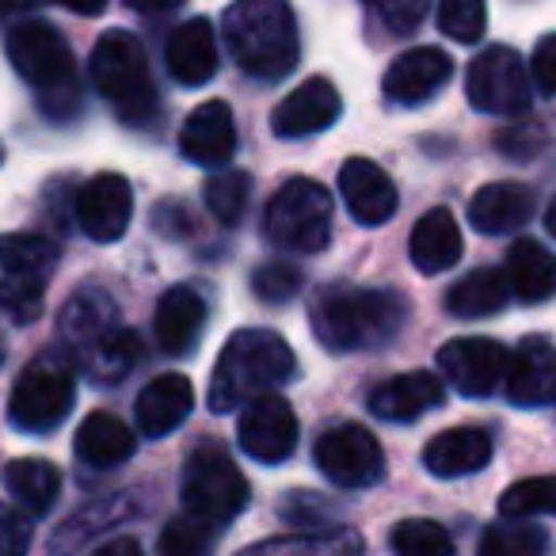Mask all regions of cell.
<instances>
[{
    "label": "cell",
    "instance_id": "cell-1",
    "mask_svg": "<svg viewBox=\"0 0 556 556\" xmlns=\"http://www.w3.org/2000/svg\"><path fill=\"white\" fill-rule=\"evenodd\" d=\"M222 39L237 70L255 80H282L302 58L290 0H232L222 16Z\"/></svg>",
    "mask_w": 556,
    "mask_h": 556
},
{
    "label": "cell",
    "instance_id": "cell-2",
    "mask_svg": "<svg viewBox=\"0 0 556 556\" xmlns=\"http://www.w3.org/2000/svg\"><path fill=\"white\" fill-rule=\"evenodd\" d=\"M294 370L298 358L282 336L267 332V328H244V332L229 336V343L217 355L214 378H210V408H244L294 378Z\"/></svg>",
    "mask_w": 556,
    "mask_h": 556
},
{
    "label": "cell",
    "instance_id": "cell-3",
    "mask_svg": "<svg viewBox=\"0 0 556 556\" xmlns=\"http://www.w3.org/2000/svg\"><path fill=\"white\" fill-rule=\"evenodd\" d=\"M408 317V302L393 290L328 287L313 298V336L328 351L386 348Z\"/></svg>",
    "mask_w": 556,
    "mask_h": 556
},
{
    "label": "cell",
    "instance_id": "cell-4",
    "mask_svg": "<svg viewBox=\"0 0 556 556\" xmlns=\"http://www.w3.org/2000/svg\"><path fill=\"white\" fill-rule=\"evenodd\" d=\"M96 92L130 126H146L156 115V85L149 73L146 47L130 31H108L92 50Z\"/></svg>",
    "mask_w": 556,
    "mask_h": 556
},
{
    "label": "cell",
    "instance_id": "cell-5",
    "mask_svg": "<svg viewBox=\"0 0 556 556\" xmlns=\"http://www.w3.org/2000/svg\"><path fill=\"white\" fill-rule=\"evenodd\" d=\"M9 62L35 92L50 115H62V100H77V65L65 35L47 20H20L4 39Z\"/></svg>",
    "mask_w": 556,
    "mask_h": 556
},
{
    "label": "cell",
    "instance_id": "cell-6",
    "mask_svg": "<svg viewBox=\"0 0 556 556\" xmlns=\"http://www.w3.org/2000/svg\"><path fill=\"white\" fill-rule=\"evenodd\" d=\"M73 401H77V363L65 351H42L12 386L9 419L16 431L50 434L65 424Z\"/></svg>",
    "mask_w": 556,
    "mask_h": 556
},
{
    "label": "cell",
    "instance_id": "cell-7",
    "mask_svg": "<svg viewBox=\"0 0 556 556\" xmlns=\"http://www.w3.org/2000/svg\"><path fill=\"white\" fill-rule=\"evenodd\" d=\"M263 232L275 248L294 255L325 252L332 240V194L309 176H294L278 187L263 214Z\"/></svg>",
    "mask_w": 556,
    "mask_h": 556
},
{
    "label": "cell",
    "instance_id": "cell-8",
    "mask_svg": "<svg viewBox=\"0 0 556 556\" xmlns=\"http://www.w3.org/2000/svg\"><path fill=\"white\" fill-rule=\"evenodd\" d=\"M58 270V244L39 232L0 237V309L27 325L39 317L47 287Z\"/></svg>",
    "mask_w": 556,
    "mask_h": 556
},
{
    "label": "cell",
    "instance_id": "cell-9",
    "mask_svg": "<svg viewBox=\"0 0 556 556\" xmlns=\"http://www.w3.org/2000/svg\"><path fill=\"white\" fill-rule=\"evenodd\" d=\"M184 507L225 526L248 507V480L232 457L214 442H202L184 465Z\"/></svg>",
    "mask_w": 556,
    "mask_h": 556
},
{
    "label": "cell",
    "instance_id": "cell-10",
    "mask_svg": "<svg viewBox=\"0 0 556 556\" xmlns=\"http://www.w3.org/2000/svg\"><path fill=\"white\" fill-rule=\"evenodd\" d=\"M530 70L510 47H492L477 54L465 70V96L484 115H526L530 111Z\"/></svg>",
    "mask_w": 556,
    "mask_h": 556
},
{
    "label": "cell",
    "instance_id": "cell-11",
    "mask_svg": "<svg viewBox=\"0 0 556 556\" xmlns=\"http://www.w3.org/2000/svg\"><path fill=\"white\" fill-rule=\"evenodd\" d=\"M313 457H317V469L340 488H370L378 484L381 469H386L381 442L358 424H340L325 431L317 439Z\"/></svg>",
    "mask_w": 556,
    "mask_h": 556
},
{
    "label": "cell",
    "instance_id": "cell-12",
    "mask_svg": "<svg viewBox=\"0 0 556 556\" xmlns=\"http://www.w3.org/2000/svg\"><path fill=\"white\" fill-rule=\"evenodd\" d=\"M507 351L484 336L450 340L439 351V370L462 396H492L507 378Z\"/></svg>",
    "mask_w": 556,
    "mask_h": 556
},
{
    "label": "cell",
    "instance_id": "cell-13",
    "mask_svg": "<svg viewBox=\"0 0 556 556\" xmlns=\"http://www.w3.org/2000/svg\"><path fill=\"white\" fill-rule=\"evenodd\" d=\"M240 450L248 457L263 465L287 462L298 446V416L282 396L267 393L260 401L244 404V416H240Z\"/></svg>",
    "mask_w": 556,
    "mask_h": 556
},
{
    "label": "cell",
    "instance_id": "cell-14",
    "mask_svg": "<svg viewBox=\"0 0 556 556\" xmlns=\"http://www.w3.org/2000/svg\"><path fill=\"white\" fill-rule=\"evenodd\" d=\"M134 217V191L118 172H100L77 191V225L100 244H115Z\"/></svg>",
    "mask_w": 556,
    "mask_h": 556
},
{
    "label": "cell",
    "instance_id": "cell-15",
    "mask_svg": "<svg viewBox=\"0 0 556 556\" xmlns=\"http://www.w3.org/2000/svg\"><path fill=\"white\" fill-rule=\"evenodd\" d=\"M450 77H454V62L439 47H416V50H404L389 65L386 80H381V92H386L389 103L419 108V103L434 100L446 88Z\"/></svg>",
    "mask_w": 556,
    "mask_h": 556
},
{
    "label": "cell",
    "instance_id": "cell-16",
    "mask_svg": "<svg viewBox=\"0 0 556 556\" xmlns=\"http://www.w3.org/2000/svg\"><path fill=\"white\" fill-rule=\"evenodd\" d=\"M507 401L518 408H545L556 401V343L545 336H526L507 358Z\"/></svg>",
    "mask_w": 556,
    "mask_h": 556
},
{
    "label": "cell",
    "instance_id": "cell-17",
    "mask_svg": "<svg viewBox=\"0 0 556 556\" xmlns=\"http://www.w3.org/2000/svg\"><path fill=\"white\" fill-rule=\"evenodd\" d=\"M343 100L336 92V85L328 77H309L305 85H298L287 100L278 103L275 115H270V130L278 138H309V134H320L340 118Z\"/></svg>",
    "mask_w": 556,
    "mask_h": 556
},
{
    "label": "cell",
    "instance_id": "cell-18",
    "mask_svg": "<svg viewBox=\"0 0 556 556\" xmlns=\"http://www.w3.org/2000/svg\"><path fill=\"white\" fill-rule=\"evenodd\" d=\"M179 153L202 168H222L237 153V123H232L229 103L206 100L187 115L179 130Z\"/></svg>",
    "mask_w": 556,
    "mask_h": 556
},
{
    "label": "cell",
    "instance_id": "cell-19",
    "mask_svg": "<svg viewBox=\"0 0 556 556\" xmlns=\"http://www.w3.org/2000/svg\"><path fill=\"white\" fill-rule=\"evenodd\" d=\"M340 199L358 225H386L401 202L389 172L366 156H351L340 168Z\"/></svg>",
    "mask_w": 556,
    "mask_h": 556
},
{
    "label": "cell",
    "instance_id": "cell-20",
    "mask_svg": "<svg viewBox=\"0 0 556 556\" xmlns=\"http://www.w3.org/2000/svg\"><path fill=\"white\" fill-rule=\"evenodd\" d=\"M206 320H210V305L202 298V290L194 287L164 290L153 317L156 343H161L164 355H191L199 348L202 332H206Z\"/></svg>",
    "mask_w": 556,
    "mask_h": 556
},
{
    "label": "cell",
    "instance_id": "cell-21",
    "mask_svg": "<svg viewBox=\"0 0 556 556\" xmlns=\"http://www.w3.org/2000/svg\"><path fill=\"white\" fill-rule=\"evenodd\" d=\"M164 65H168L172 80L187 88H199L206 80H214L217 73V39L210 20L194 16L187 24H179L168 35V47H164Z\"/></svg>",
    "mask_w": 556,
    "mask_h": 556
},
{
    "label": "cell",
    "instance_id": "cell-22",
    "mask_svg": "<svg viewBox=\"0 0 556 556\" xmlns=\"http://www.w3.org/2000/svg\"><path fill=\"white\" fill-rule=\"evenodd\" d=\"M442 396H446L442 378H434L431 370H412L401 374V378L381 381L370 393V412L378 419H389V424H412V419L439 408Z\"/></svg>",
    "mask_w": 556,
    "mask_h": 556
},
{
    "label": "cell",
    "instance_id": "cell-23",
    "mask_svg": "<svg viewBox=\"0 0 556 556\" xmlns=\"http://www.w3.org/2000/svg\"><path fill=\"white\" fill-rule=\"evenodd\" d=\"M194 408V389L187 374H161L153 378L138 396V427L149 439H164L172 434Z\"/></svg>",
    "mask_w": 556,
    "mask_h": 556
},
{
    "label": "cell",
    "instance_id": "cell-24",
    "mask_svg": "<svg viewBox=\"0 0 556 556\" xmlns=\"http://www.w3.org/2000/svg\"><path fill=\"white\" fill-rule=\"evenodd\" d=\"M492 462V434L484 427H454L427 442L424 465L442 480L472 477Z\"/></svg>",
    "mask_w": 556,
    "mask_h": 556
},
{
    "label": "cell",
    "instance_id": "cell-25",
    "mask_svg": "<svg viewBox=\"0 0 556 556\" xmlns=\"http://www.w3.org/2000/svg\"><path fill=\"white\" fill-rule=\"evenodd\" d=\"M462 248H465L462 225H457V217L450 214L446 206H434L431 214L419 217L408 240L412 263H416V270H424V275H442V270H450L462 260Z\"/></svg>",
    "mask_w": 556,
    "mask_h": 556
},
{
    "label": "cell",
    "instance_id": "cell-26",
    "mask_svg": "<svg viewBox=\"0 0 556 556\" xmlns=\"http://www.w3.org/2000/svg\"><path fill=\"white\" fill-rule=\"evenodd\" d=\"M503 275H507L510 298H518V302L541 305L548 298H556V255L538 240H518L507 252V270Z\"/></svg>",
    "mask_w": 556,
    "mask_h": 556
},
{
    "label": "cell",
    "instance_id": "cell-27",
    "mask_svg": "<svg viewBox=\"0 0 556 556\" xmlns=\"http://www.w3.org/2000/svg\"><path fill=\"white\" fill-rule=\"evenodd\" d=\"M533 214V191L522 184H488L472 194L469 202V225H477L480 232H510L518 225H526Z\"/></svg>",
    "mask_w": 556,
    "mask_h": 556
},
{
    "label": "cell",
    "instance_id": "cell-28",
    "mask_svg": "<svg viewBox=\"0 0 556 556\" xmlns=\"http://www.w3.org/2000/svg\"><path fill=\"white\" fill-rule=\"evenodd\" d=\"M73 446H77L80 462L92 465V469H115V465L130 462L134 450H138V439H134V431L118 416L92 412V416L80 424Z\"/></svg>",
    "mask_w": 556,
    "mask_h": 556
},
{
    "label": "cell",
    "instance_id": "cell-29",
    "mask_svg": "<svg viewBox=\"0 0 556 556\" xmlns=\"http://www.w3.org/2000/svg\"><path fill=\"white\" fill-rule=\"evenodd\" d=\"M507 302H510L507 275L495 267L469 270L465 278H457L446 294L450 317H462V320H484V317H492V313H500Z\"/></svg>",
    "mask_w": 556,
    "mask_h": 556
},
{
    "label": "cell",
    "instance_id": "cell-30",
    "mask_svg": "<svg viewBox=\"0 0 556 556\" xmlns=\"http://www.w3.org/2000/svg\"><path fill=\"white\" fill-rule=\"evenodd\" d=\"M141 363V340L130 328H111L108 336H100L96 343H88L85 351H77V366L100 386H115L123 381L134 366Z\"/></svg>",
    "mask_w": 556,
    "mask_h": 556
},
{
    "label": "cell",
    "instance_id": "cell-31",
    "mask_svg": "<svg viewBox=\"0 0 556 556\" xmlns=\"http://www.w3.org/2000/svg\"><path fill=\"white\" fill-rule=\"evenodd\" d=\"M4 488L24 510L42 515L54 507L58 492H62V472L47 457H20V462L4 465Z\"/></svg>",
    "mask_w": 556,
    "mask_h": 556
},
{
    "label": "cell",
    "instance_id": "cell-32",
    "mask_svg": "<svg viewBox=\"0 0 556 556\" xmlns=\"http://www.w3.org/2000/svg\"><path fill=\"white\" fill-rule=\"evenodd\" d=\"M111 328H118V309L103 290H80V294L70 298L62 313V332L70 340L73 355L96 343L100 336H108Z\"/></svg>",
    "mask_w": 556,
    "mask_h": 556
},
{
    "label": "cell",
    "instance_id": "cell-33",
    "mask_svg": "<svg viewBox=\"0 0 556 556\" xmlns=\"http://www.w3.org/2000/svg\"><path fill=\"white\" fill-rule=\"evenodd\" d=\"M240 556H363V538L355 530L290 533V538L260 541Z\"/></svg>",
    "mask_w": 556,
    "mask_h": 556
},
{
    "label": "cell",
    "instance_id": "cell-34",
    "mask_svg": "<svg viewBox=\"0 0 556 556\" xmlns=\"http://www.w3.org/2000/svg\"><path fill=\"white\" fill-rule=\"evenodd\" d=\"M217 538H222V526L210 522L202 515H176L168 526L161 530V541H156V553L161 556H214Z\"/></svg>",
    "mask_w": 556,
    "mask_h": 556
},
{
    "label": "cell",
    "instance_id": "cell-35",
    "mask_svg": "<svg viewBox=\"0 0 556 556\" xmlns=\"http://www.w3.org/2000/svg\"><path fill=\"white\" fill-rule=\"evenodd\" d=\"M477 556H548V533L541 526H530L526 518L495 522L480 538Z\"/></svg>",
    "mask_w": 556,
    "mask_h": 556
},
{
    "label": "cell",
    "instance_id": "cell-36",
    "mask_svg": "<svg viewBox=\"0 0 556 556\" xmlns=\"http://www.w3.org/2000/svg\"><path fill=\"white\" fill-rule=\"evenodd\" d=\"M123 500L126 495H111V500H96V503H88L80 515H73L70 522L62 526V530L50 538V556H70V553H77L80 545H85L92 533H100V526H108V522H115V518H123Z\"/></svg>",
    "mask_w": 556,
    "mask_h": 556
},
{
    "label": "cell",
    "instance_id": "cell-37",
    "mask_svg": "<svg viewBox=\"0 0 556 556\" xmlns=\"http://www.w3.org/2000/svg\"><path fill=\"white\" fill-rule=\"evenodd\" d=\"M202 194H206V210L217 222L237 225L248 210V199H252V176L237 168H217L214 176L206 179Z\"/></svg>",
    "mask_w": 556,
    "mask_h": 556
},
{
    "label": "cell",
    "instance_id": "cell-38",
    "mask_svg": "<svg viewBox=\"0 0 556 556\" xmlns=\"http://www.w3.org/2000/svg\"><path fill=\"white\" fill-rule=\"evenodd\" d=\"M503 518H538L556 515V477H526L500 495Z\"/></svg>",
    "mask_w": 556,
    "mask_h": 556
},
{
    "label": "cell",
    "instance_id": "cell-39",
    "mask_svg": "<svg viewBox=\"0 0 556 556\" xmlns=\"http://www.w3.org/2000/svg\"><path fill=\"white\" fill-rule=\"evenodd\" d=\"M396 556H454V538L431 518H404L393 530Z\"/></svg>",
    "mask_w": 556,
    "mask_h": 556
},
{
    "label": "cell",
    "instance_id": "cell-40",
    "mask_svg": "<svg viewBox=\"0 0 556 556\" xmlns=\"http://www.w3.org/2000/svg\"><path fill=\"white\" fill-rule=\"evenodd\" d=\"M439 27L454 42H480L488 27L484 0H439Z\"/></svg>",
    "mask_w": 556,
    "mask_h": 556
},
{
    "label": "cell",
    "instance_id": "cell-41",
    "mask_svg": "<svg viewBox=\"0 0 556 556\" xmlns=\"http://www.w3.org/2000/svg\"><path fill=\"white\" fill-rule=\"evenodd\" d=\"M393 35H412L431 16V0H363Z\"/></svg>",
    "mask_w": 556,
    "mask_h": 556
},
{
    "label": "cell",
    "instance_id": "cell-42",
    "mask_svg": "<svg viewBox=\"0 0 556 556\" xmlns=\"http://www.w3.org/2000/svg\"><path fill=\"white\" fill-rule=\"evenodd\" d=\"M252 290H255V298L267 305L290 302V298L302 290V275H298V267H290V263H263L252 275Z\"/></svg>",
    "mask_w": 556,
    "mask_h": 556
},
{
    "label": "cell",
    "instance_id": "cell-43",
    "mask_svg": "<svg viewBox=\"0 0 556 556\" xmlns=\"http://www.w3.org/2000/svg\"><path fill=\"white\" fill-rule=\"evenodd\" d=\"M31 548V522L16 507L0 503V556H27Z\"/></svg>",
    "mask_w": 556,
    "mask_h": 556
},
{
    "label": "cell",
    "instance_id": "cell-44",
    "mask_svg": "<svg viewBox=\"0 0 556 556\" xmlns=\"http://www.w3.org/2000/svg\"><path fill=\"white\" fill-rule=\"evenodd\" d=\"M530 80L541 96H556V35L538 39L530 58Z\"/></svg>",
    "mask_w": 556,
    "mask_h": 556
},
{
    "label": "cell",
    "instance_id": "cell-45",
    "mask_svg": "<svg viewBox=\"0 0 556 556\" xmlns=\"http://www.w3.org/2000/svg\"><path fill=\"white\" fill-rule=\"evenodd\" d=\"M541 146H545V134H541V126H533V123L510 126V130L500 134V149L507 156H533Z\"/></svg>",
    "mask_w": 556,
    "mask_h": 556
},
{
    "label": "cell",
    "instance_id": "cell-46",
    "mask_svg": "<svg viewBox=\"0 0 556 556\" xmlns=\"http://www.w3.org/2000/svg\"><path fill=\"white\" fill-rule=\"evenodd\" d=\"M92 556H146V553H141V545L134 538H115V541H108L103 548H96Z\"/></svg>",
    "mask_w": 556,
    "mask_h": 556
},
{
    "label": "cell",
    "instance_id": "cell-47",
    "mask_svg": "<svg viewBox=\"0 0 556 556\" xmlns=\"http://www.w3.org/2000/svg\"><path fill=\"white\" fill-rule=\"evenodd\" d=\"M134 12H141V16H161V12H172L179 9L184 0H126Z\"/></svg>",
    "mask_w": 556,
    "mask_h": 556
},
{
    "label": "cell",
    "instance_id": "cell-48",
    "mask_svg": "<svg viewBox=\"0 0 556 556\" xmlns=\"http://www.w3.org/2000/svg\"><path fill=\"white\" fill-rule=\"evenodd\" d=\"M58 4H65V9L77 12V16H100V12L108 9V0H58Z\"/></svg>",
    "mask_w": 556,
    "mask_h": 556
},
{
    "label": "cell",
    "instance_id": "cell-49",
    "mask_svg": "<svg viewBox=\"0 0 556 556\" xmlns=\"http://www.w3.org/2000/svg\"><path fill=\"white\" fill-rule=\"evenodd\" d=\"M35 4H42V0H0V20H4V16H16V12L35 9Z\"/></svg>",
    "mask_w": 556,
    "mask_h": 556
},
{
    "label": "cell",
    "instance_id": "cell-50",
    "mask_svg": "<svg viewBox=\"0 0 556 556\" xmlns=\"http://www.w3.org/2000/svg\"><path fill=\"white\" fill-rule=\"evenodd\" d=\"M545 229L553 232V240H556V194H553V202H548V210H545Z\"/></svg>",
    "mask_w": 556,
    "mask_h": 556
},
{
    "label": "cell",
    "instance_id": "cell-51",
    "mask_svg": "<svg viewBox=\"0 0 556 556\" xmlns=\"http://www.w3.org/2000/svg\"><path fill=\"white\" fill-rule=\"evenodd\" d=\"M0 358H4V351H0Z\"/></svg>",
    "mask_w": 556,
    "mask_h": 556
}]
</instances>
